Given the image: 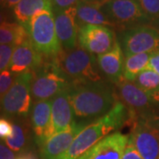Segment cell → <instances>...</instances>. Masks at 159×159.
Masks as SVG:
<instances>
[{"instance_id": "cell-1", "label": "cell", "mask_w": 159, "mask_h": 159, "mask_svg": "<svg viewBox=\"0 0 159 159\" xmlns=\"http://www.w3.org/2000/svg\"><path fill=\"white\" fill-rule=\"evenodd\" d=\"M110 81L71 82L68 87L74 115L79 121L93 123L113 108L119 97Z\"/></svg>"}, {"instance_id": "cell-2", "label": "cell", "mask_w": 159, "mask_h": 159, "mask_svg": "<svg viewBox=\"0 0 159 159\" xmlns=\"http://www.w3.org/2000/svg\"><path fill=\"white\" fill-rule=\"evenodd\" d=\"M128 119L126 106L121 101H118L106 115L87 125L76 136L68 149L57 159H78L110 133L126 125Z\"/></svg>"}, {"instance_id": "cell-3", "label": "cell", "mask_w": 159, "mask_h": 159, "mask_svg": "<svg viewBox=\"0 0 159 159\" xmlns=\"http://www.w3.org/2000/svg\"><path fill=\"white\" fill-rule=\"evenodd\" d=\"M25 29L31 43L43 57L56 58L63 51L56 33L53 11L43 10L37 12Z\"/></svg>"}, {"instance_id": "cell-4", "label": "cell", "mask_w": 159, "mask_h": 159, "mask_svg": "<svg viewBox=\"0 0 159 159\" xmlns=\"http://www.w3.org/2000/svg\"><path fill=\"white\" fill-rule=\"evenodd\" d=\"M63 73L71 82H97L103 80L97 57L80 47L64 51L55 58Z\"/></svg>"}, {"instance_id": "cell-5", "label": "cell", "mask_w": 159, "mask_h": 159, "mask_svg": "<svg viewBox=\"0 0 159 159\" xmlns=\"http://www.w3.org/2000/svg\"><path fill=\"white\" fill-rule=\"evenodd\" d=\"M69 85L70 80L59 67L57 60L51 58L33 72L31 96L35 102L50 100Z\"/></svg>"}, {"instance_id": "cell-6", "label": "cell", "mask_w": 159, "mask_h": 159, "mask_svg": "<svg viewBox=\"0 0 159 159\" xmlns=\"http://www.w3.org/2000/svg\"><path fill=\"white\" fill-rule=\"evenodd\" d=\"M33 72L18 74L14 82L0 102V112L9 117L27 118L32 102Z\"/></svg>"}, {"instance_id": "cell-7", "label": "cell", "mask_w": 159, "mask_h": 159, "mask_svg": "<svg viewBox=\"0 0 159 159\" xmlns=\"http://www.w3.org/2000/svg\"><path fill=\"white\" fill-rule=\"evenodd\" d=\"M116 89L118 97L128 110L129 119H155V111L159 104L148 93L124 78L116 84Z\"/></svg>"}, {"instance_id": "cell-8", "label": "cell", "mask_w": 159, "mask_h": 159, "mask_svg": "<svg viewBox=\"0 0 159 159\" xmlns=\"http://www.w3.org/2000/svg\"><path fill=\"white\" fill-rule=\"evenodd\" d=\"M100 8L117 29L125 30L139 25L151 24L138 0H106L101 4Z\"/></svg>"}, {"instance_id": "cell-9", "label": "cell", "mask_w": 159, "mask_h": 159, "mask_svg": "<svg viewBox=\"0 0 159 159\" xmlns=\"http://www.w3.org/2000/svg\"><path fill=\"white\" fill-rule=\"evenodd\" d=\"M124 56L159 52V30L152 25H139L122 30L118 37Z\"/></svg>"}, {"instance_id": "cell-10", "label": "cell", "mask_w": 159, "mask_h": 159, "mask_svg": "<svg viewBox=\"0 0 159 159\" xmlns=\"http://www.w3.org/2000/svg\"><path fill=\"white\" fill-rule=\"evenodd\" d=\"M130 141L143 159H159V128L154 119H138L128 124Z\"/></svg>"}, {"instance_id": "cell-11", "label": "cell", "mask_w": 159, "mask_h": 159, "mask_svg": "<svg viewBox=\"0 0 159 159\" xmlns=\"http://www.w3.org/2000/svg\"><path fill=\"white\" fill-rule=\"evenodd\" d=\"M117 41L111 28L99 25H83L79 28L78 43L92 55H101L111 51Z\"/></svg>"}, {"instance_id": "cell-12", "label": "cell", "mask_w": 159, "mask_h": 159, "mask_svg": "<svg viewBox=\"0 0 159 159\" xmlns=\"http://www.w3.org/2000/svg\"><path fill=\"white\" fill-rule=\"evenodd\" d=\"M89 124L91 123L75 120L67 129L54 134L40 146L42 159L59 157L68 149L76 136Z\"/></svg>"}, {"instance_id": "cell-13", "label": "cell", "mask_w": 159, "mask_h": 159, "mask_svg": "<svg viewBox=\"0 0 159 159\" xmlns=\"http://www.w3.org/2000/svg\"><path fill=\"white\" fill-rule=\"evenodd\" d=\"M57 38L65 51L76 48L78 43L79 26L76 20V7L65 10H53Z\"/></svg>"}, {"instance_id": "cell-14", "label": "cell", "mask_w": 159, "mask_h": 159, "mask_svg": "<svg viewBox=\"0 0 159 159\" xmlns=\"http://www.w3.org/2000/svg\"><path fill=\"white\" fill-rule=\"evenodd\" d=\"M129 136L115 132L97 142L78 159H122Z\"/></svg>"}, {"instance_id": "cell-15", "label": "cell", "mask_w": 159, "mask_h": 159, "mask_svg": "<svg viewBox=\"0 0 159 159\" xmlns=\"http://www.w3.org/2000/svg\"><path fill=\"white\" fill-rule=\"evenodd\" d=\"M43 62V56L36 51L30 40H28L15 46L9 67L13 74H20L25 72H34Z\"/></svg>"}, {"instance_id": "cell-16", "label": "cell", "mask_w": 159, "mask_h": 159, "mask_svg": "<svg viewBox=\"0 0 159 159\" xmlns=\"http://www.w3.org/2000/svg\"><path fill=\"white\" fill-rule=\"evenodd\" d=\"M51 104V100H43L35 102L33 106L31 123L35 141L39 146L53 135Z\"/></svg>"}, {"instance_id": "cell-17", "label": "cell", "mask_w": 159, "mask_h": 159, "mask_svg": "<svg viewBox=\"0 0 159 159\" xmlns=\"http://www.w3.org/2000/svg\"><path fill=\"white\" fill-rule=\"evenodd\" d=\"M53 134L67 129L75 121L74 111L70 100L68 88L58 93L51 100Z\"/></svg>"}, {"instance_id": "cell-18", "label": "cell", "mask_w": 159, "mask_h": 159, "mask_svg": "<svg viewBox=\"0 0 159 159\" xmlns=\"http://www.w3.org/2000/svg\"><path fill=\"white\" fill-rule=\"evenodd\" d=\"M124 61V53L118 38L111 51L97 57L100 73L104 75L108 81L115 85L123 78Z\"/></svg>"}, {"instance_id": "cell-19", "label": "cell", "mask_w": 159, "mask_h": 159, "mask_svg": "<svg viewBox=\"0 0 159 159\" xmlns=\"http://www.w3.org/2000/svg\"><path fill=\"white\" fill-rule=\"evenodd\" d=\"M76 20L78 26L83 25H99L113 28L112 22L105 16L101 10V4L80 0L76 4Z\"/></svg>"}, {"instance_id": "cell-20", "label": "cell", "mask_w": 159, "mask_h": 159, "mask_svg": "<svg viewBox=\"0 0 159 159\" xmlns=\"http://www.w3.org/2000/svg\"><path fill=\"white\" fill-rule=\"evenodd\" d=\"M43 10L53 11L51 0H21L13 7V14L25 28L37 12Z\"/></svg>"}, {"instance_id": "cell-21", "label": "cell", "mask_w": 159, "mask_h": 159, "mask_svg": "<svg viewBox=\"0 0 159 159\" xmlns=\"http://www.w3.org/2000/svg\"><path fill=\"white\" fill-rule=\"evenodd\" d=\"M29 40L27 29L16 22L0 24V44L17 46Z\"/></svg>"}, {"instance_id": "cell-22", "label": "cell", "mask_w": 159, "mask_h": 159, "mask_svg": "<svg viewBox=\"0 0 159 159\" xmlns=\"http://www.w3.org/2000/svg\"><path fill=\"white\" fill-rule=\"evenodd\" d=\"M152 53H139L125 57L124 61L123 78L134 82L143 70L148 68V63Z\"/></svg>"}, {"instance_id": "cell-23", "label": "cell", "mask_w": 159, "mask_h": 159, "mask_svg": "<svg viewBox=\"0 0 159 159\" xmlns=\"http://www.w3.org/2000/svg\"><path fill=\"white\" fill-rule=\"evenodd\" d=\"M29 137V125L26 121L20 119L12 123V132L5 140V143L11 150L19 152L26 147Z\"/></svg>"}, {"instance_id": "cell-24", "label": "cell", "mask_w": 159, "mask_h": 159, "mask_svg": "<svg viewBox=\"0 0 159 159\" xmlns=\"http://www.w3.org/2000/svg\"><path fill=\"white\" fill-rule=\"evenodd\" d=\"M139 88L148 93L159 104V74L149 67L143 70L134 80Z\"/></svg>"}, {"instance_id": "cell-25", "label": "cell", "mask_w": 159, "mask_h": 159, "mask_svg": "<svg viewBox=\"0 0 159 159\" xmlns=\"http://www.w3.org/2000/svg\"><path fill=\"white\" fill-rule=\"evenodd\" d=\"M138 2L151 23L159 19V0H138Z\"/></svg>"}, {"instance_id": "cell-26", "label": "cell", "mask_w": 159, "mask_h": 159, "mask_svg": "<svg viewBox=\"0 0 159 159\" xmlns=\"http://www.w3.org/2000/svg\"><path fill=\"white\" fill-rule=\"evenodd\" d=\"M14 48L11 44H0V73L10 66Z\"/></svg>"}, {"instance_id": "cell-27", "label": "cell", "mask_w": 159, "mask_h": 159, "mask_svg": "<svg viewBox=\"0 0 159 159\" xmlns=\"http://www.w3.org/2000/svg\"><path fill=\"white\" fill-rule=\"evenodd\" d=\"M14 82V76L11 71L5 70L0 73V102Z\"/></svg>"}, {"instance_id": "cell-28", "label": "cell", "mask_w": 159, "mask_h": 159, "mask_svg": "<svg viewBox=\"0 0 159 159\" xmlns=\"http://www.w3.org/2000/svg\"><path fill=\"white\" fill-rule=\"evenodd\" d=\"M12 132V123L9 119L0 118V140H6Z\"/></svg>"}, {"instance_id": "cell-29", "label": "cell", "mask_w": 159, "mask_h": 159, "mask_svg": "<svg viewBox=\"0 0 159 159\" xmlns=\"http://www.w3.org/2000/svg\"><path fill=\"white\" fill-rule=\"evenodd\" d=\"M53 10H65L76 6L80 0H51Z\"/></svg>"}, {"instance_id": "cell-30", "label": "cell", "mask_w": 159, "mask_h": 159, "mask_svg": "<svg viewBox=\"0 0 159 159\" xmlns=\"http://www.w3.org/2000/svg\"><path fill=\"white\" fill-rule=\"evenodd\" d=\"M122 159H143L141 157V155L138 153L136 148L134 147L133 143L128 140V143L126 145L125 152L123 155Z\"/></svg>"}, {"instance_id": "cell-31", "label": "cell", "mask_w": 159, "mask_h": 159, "mask_svg": "<svg viewBox=\"0 0 159 159\" xmlns=\"http://www.w3.org/2000/svg\"><path fill=\"white\" fill-rule=\"evenodd\" d=\"M0 159H16L15 154L0 140Z\"/></svg>"}, {"instance_id": "cell-32", "label": "cell", "mask_w": 159, "mask_h": 159, "mask_svg": "<svg viewBox=\"0 0 159 159\" xmlns=\"http://www.w3.org/2000/svg\"><path fill=\"white\" fill-rule=\"evenodd\" d=\"M148 67L159 74V52L152 53L148 63Z\"/></svg>"}, {"instance_id": "cell-33", "label": "cell", "mask_w": 159, "mask_h": 159, "mask_svg": "<svg viewBox=\"0 0 159 159\" xmlns=\"http://www.w3.org/2000/svg\"><path fill=\"white\" fill-rule=\"evenodd\" d=\"M16 159H38V157L33 152H26L20 155Z\"/></svg>"}, {"instance_id": "cell-34", "label": "cell", "mask_w": 159, "mask_h": 159, "mask_svg": "<svg viewBox=\"0 0 159 159\" xmlns=\"http://www.w3.org/2000/svg\"><path fill=\"white\" fill-rule=\"evenodd\" d=\"M21 0H6L3 7L4 8H13L17 4H19Z\"/></svg>"}, {"instance_id": "cell-35", "label": "cell", "mask_w": 159, "mask_h": 159, "mask_svg": "<svg viewBox=\"0 0 159 159\" xmlns=\"http://www.w3.org/2000/svg\"><path fill=\"white\" fill-rule=\"evenodd\" d=\"M7 22V15L5 11L0 10V24Z\"/></svg>"}, {"instance_id": "cell-36", "label": "cell", "mask_w": 159, "mask_h": 159, "mask_svg": "<svg viewBox=\"0 0 159 159\" xmlns=\"http://www.w3.org/2000/svg\"><path fill=\"white\" fill-rule=\"evenodd\" d=\"M151 25H152V26H154L155 28H157V29L159 30V19H157V20H155L154 22L151 23Z\"/></svg>"}, {"instance_id": "cell-37", "label": "cell", "mask_w": 159, "mask_h": 159, "mask_svg": "<svg viewBox=\"0 0 159 159\" xmlns=\"http://www.w3.org/2000/svg\"><path fill=\"white\" fill-rule=\"evenodd\" d=\"M88 2H93V3H98V4H102L103 2H105L106 0H85Z\"/></svg>"}, {"instance_id": "cell-38", "label": "cell", "mask_w": 159, "mask_h": 159, "mask_svg": "<svg viewBox=\"0 0 159 159\" xmlns=\"http://www.w3.org/2000/svg\"><path fill=\"white\" fill-rule=\"evenodd\" d=\"M5 1L6 0H0V6H4V4H5Z\"/></svg>"}]
</instances>
